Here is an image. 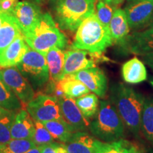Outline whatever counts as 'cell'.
I'll return each mask as SVG.
<instances>
[{
  "instance_id": "3957f363",
  "label": "cell",
  "mask_w": 153,
  "mask_h": 153,
  "mask_svg": "<svg viewBox=\"0 0 153 153\" xmlns=\"http://www.w3.org/2000/svg\"><path fill=\"white\" fill-rule=\"evenodd\" d=\"M113 43L108 26L103 24L94 13L76 29L72 48L91 53H102Z\"/></svg>"
},
{
  "instance_id": "836d02e7",
  "label": "cell",
  "mask_w": 153,
  "mask_h": 153,
  "mask_svg": "<svg viewBox=\"0 0 153 153\" xmlns=\"http://www.w3.org/2000/svg\"><path fill=\"white\" fill-rule=\"evenodd\" d=\"M141 56L143 57L144 62L148 65L153 71V52L146 53V54L142 55Z\"/></svg>"
},
{
  "instance_id": "83f0119b",
  "label": "cell",
  "mask_w": 153,
  "mask_h": 153,
  "mask_svg": "<svg viewBox=\"0 0 153 153\" xmlns=\"http://www.w3.org/2000/svg\"><path fill=\"white\" fill-rule=\"evenodd\" d=\"M35 146L36 145L31 139H11L2 145L0 153H24Z\"/></svg>"
},
{
  "instance_id": "8d00e7d4",
  "label": "cell",
  "mask_w": 153,
  "mask_h": 153,
  "mask_svg": "<svg viewBox=\"0 0 153 153\" xmlns=\"http://www.w3.org/2000/svg\"><path fill=\"white\" fill-rule=\"evenodd\" d=\"M32 2L36 4H45L49 2L51 0H30Z\"/></svg>"
},
{
  "instance_id": "e0dca14e",
  "label": "cell",
  "mask_w": 153,
  "mask_h": 153,
  "mask_svg": "<svg viewBox=\"0 0 153 153\" xmlns=\"http://www.w3.org/2000/svg\"><path fill=\"white\" fill-rule=\"evenodd\" d=\"M113 42L123 47L129 36L130 28L124 9H116L108 25Z\"/></svg>"
},
{
  "instance_id": "ab89813d",
  "label": "cell",
  "mask_w": 153,
  "mask_h": 153,
  "mask_svg": "<svg viewBox=\"0 0 153 153\" xmlns=\"http://www.w3.org/2000/svg\"><path fill=\"white\" fill-rule=\"evenodd\" d=\"M148 28H153V16H152V20H151V22H150V24H149Z\"/></svg>"
},
{
  "instance_id": "f1b7e54d",
  "label": "cell",
  "mask_w": 153,
  "mask_h": 153,
  "mask_svg": "<svg viewBox=\"0 0 153 153\" xmlns=\"http://www.w3.org/2000/svg\"><path fill=\"white\" fill-rule=\"evenodd\" d=\"M16 111L9 112L0 116V144L5 145L11 140V128L16 116Z\"/></svg>"
},
{
  "instance_id": "f35d334b",
  "label": "cell",
  "mask_w": 153,
  "mask_h": 153,
  "mask_svg": "<svg viewBox=\"0 0 153 153\" xmlns=\"http://www.w3.org/2000/svg\"><path fill=\"white\" fill-rule=\"evenodd\" d=\"M9 110L4 109V108H3L2 107L0 106V116H2L3 114H6V113H7V112H9Z\"/></svg>"
},
{
  "instance_id": "6da1fadb",
  "label": "cell",
  "mask_w": 153,
  "mask_h": 153,
  "mask_svg": "<svg viewBox=\"0 0 153 153\" xmlns=\"http://www.w3.org/2000/svg\"><path fill=\"white\" fill-rule=\"evenodd\" d=\"M145 100L142 94L122 83L116 84L111 89L110 101L116 107L124 126L136 136L141 132V115Z\"/></svg>"
},
{
  "instance_id": "d6986e66",
  "label": "cell",
  "mask_w": 153,
  "mask_h": 153,
  "mask_svg": "<svg viewBox=\"0 0 153 153\" xmlns=\"http://www.w3.org/2000/svg\"><path fill=\"white\" fill-rule=\"evenodd\" d=\"M23 33L12 15L7 14L0 24V55Z\"/></svg>"
},
{
  "instance_id": "e575fe53",
  "label": "cell",
  "mask_w": 153,
  "mask_h": 153,
  "mask_svg": "<svg viewBox=\"0 0 153 153\" xmlns=\"http://www.w3.org/2000/svg\"><path fill=\"white\" fill-rule=\"evenodd\" d=\"M24 153H41V146H35Z\"/></svg>"
},
{
  "instance_id": "2e32d148",
  "label": "cell",
  "mask_w": 153,
  "mask_h": 153,
  "mask_svg": "<svg viewBox=\"0 0 153 153\" xmlns=\"http://www.w3.org/2000/svg\"><path fill=\"white\" fill-rule=\"evenodd\" d=\"M35 131L33 118L27 111L17 113L11 128V139H31Z\"/></svg>"
},
{
  "instance_id": "4fadbf2b",
  "label": "cell",
  "mask_w": 153,
  "mask_h": 153,
  "mask_svg": "<svg viewBox=\"0 0 153 153\" xmlns=\"http://www.w3.org/2000/svg\"><path fill=\"white\" fill-rule=\"evenodd\" d=\"M42 12L38 4L32 1H22L17 4L11 15L14 16L23 34L35 26Z\"/></svg>"
},
{
  "instance_id": "8992f818",
  "label": "cell",
  "mask_w": 153,
  "mask_h": 153,
  "mask_svg": "<svg viewBox=\"0 0 153 153\" xmlns=\"http://www.w3.org/2000/svg\"><path fill=\"white\" fill-rule=\"evenodd\" d=\"M16 68L34 89L43 86L50 78L45 55L30 48Z\"/></svg>"
},
{
  "instance_id": "f546056e",
  "label": "cell",
  "mask_w": 153,
  "mask_h": 153,
  "mask_svg": "<svg viewBox=\"0 0 153 153\" xmlns=\"http://www.w3.org/2000/svg\"><path fill=\"white\" fill-rule=\"evenodd\" d=\"M34 123L35 131L31 140L36 146H43L54 142V138L42 122L34 120Z\"/></svg>"
},
{
  "instance_id": "cb8c5ba5",
  "label": "cell",
  "mask_w": 153,
  "mask_h": 153,
  "mask_svg": "<svg viewBox=\"0 0 153 153\" xmlns=\"http://www.w3.org/2000/svg\"><path fill=\"white\" fill-rule=\"evenodd\" d=\"M54 139L60 142H68L72 134L74 133L73 129L64 120H53L42 122Z\"/></svg>"
},
{
  "instance_id": "5bb4252c",
  "label": "cell",
  "mask_w": 153,
  "mask_h": 153,
  "mask_svg": "<svg viewBox=\"0 0 153 153\" xmlns=\"http://www.w3.org/2000/svg\"><path fill=\"white\" fill-rule=\"evenodd\" d=\"M123 47L128 52L137 55L153 52V28L134 32L128 36Z\"/></svg>"
},
{
  "instance_id": "74e56055",
  "label": "cell",
  "mask_w": 153,
  "mask_h": 153,
  "mask_svg": "<svg viewBox=\"0 0 153 153\" xmlns=\"http://www.w3.org/2000/svg\"><path fill=\"white\" fill-rule=\"evenodd\" d=\"M7 14V13L3 12V11H1V9H0V24H1V22H2L3 19H4V17H5L6 14Z\"/></svg>"
},
{
  "instance_id": "30bf717a",
  "label": "cell",
  "mask_w": 153,
  "mask_h": 153,
  "mask_svg": "<svg viewBox=\"0 0 153 153\" xmlns=\"http://www.w3.org/2000/svg\"><path fill=\"white\" fill-rule=\"evenodd\" d=\"M130 28L140 29L150 24L153 16V1L143 0L128 3L124 9Z\"/></svg>"
},
{
  "instance_id": "d6a6232c",
  "label": "cell",
  "mask_w": 153,
  "mask_h": 153,
  "mask_svg": "<svg viewBox=\"0 0 153 153\" xmlns=\"http://www.w3.org/2000/svg\"><path fill=\"white\" fill-rule=\"evenodd\" d=\"M18 2V0H0V9L3 12L11 14Z\"/></svg>"
},
{
  "instance_id": "60d3db41",
  "label": "cell",
  "mask_w": 153,
  "mask_h": 153,
  "mask_svg": "<svg viewBox=\"0 0 153 153\" xmlns=\"http://www.w3.org/2000/svg\"><path fill=\"white\" fill-rule=\"evenodd\" d=\"M143 1V0H127V1L128 3L135 2V1ZM148 1H153V0H148Z\"/></svg>"
},
{
  "instance_id": "b9f144b4",
  "label": "cell",
  "mask_w": 153,
  "mask_h": 153,
  "mask_svg": "<svg viewBox=\"0 0 153 153\" xmlns=\"http://www.w3.org/2000/svg\"><path fill=\"white\" fill-rule=\"evenodd\" d=\"M150 84L151 85V86H152V87H153V78H152V79H150Z\"/></svg>"
},
{
  "instance_id": "8fae6325",
  "label": "cell",
  "mask_w": 153,
  "mask_h": 153,
  "mask_svg": "<svg viewBox=\"0 0 153 153\" xmlns=\"http://www.w3.org/2000/svg\"><path fill=\"white\" fill-rule=\"evenodd\" d=\"M63 120L73 129L74 132H87L89 123L78 108L74 99L62 96L57 99Z\"/></svg>"
},
{
  "instance_id": "7c38bea8",
  "label": "cell",
  "mask_w": 153,
  "mask_h": 153,
  "mask_svg": "<svg viewBox=\"0 0 153 153\" xmlns=\"http://www.w3.org/2000/svg\"><path fill=\"white\" fill-rule=\"evenodd\" d=\"M74 79L79 80L89 91L101 98L105 97L108 88V80L104 72L97 67L82 70L73 74H70Z\"/></svg>"
},
{
  "instance_id": "4316f807",
  "label": "cell",
  "mask_w": 153,
  "mask_h": 153,
  "mask_svg": "<svg viewBox=\"0 0 153 153\" xmlns=\"http://www.w3.org/2000/svg\"><path fill=\"white\" fill-rule=\"evenodd\" d=\"M22 101L12 90L0 79V106L4 109L16 111L22 108Z\"/></svg>"
},
{
  "instance_id": "277c9868",
  "label": "cell",
  "mask_w": 153,
  "mask_h": 153,
  "mask_svg": "<svg viewBox=\"0 0 153 153\" xmlns=\"http://www.w3.org/2000/svg\"><path fill=\"white\" fill-rule=\"evenodd\" d=\"M49 3L59 26L72 32L95 11V0H51Z\"/></svg>"
},
{
  "instance_id": "ffe728a7",
  "label": "cell",
  "mask_w": 153,
  "mask_h": 153,
  "mask_svg": "<svg viewBox=\"0 0 153 153\" xmlns=\"http://www.w3.org/2000/svg\"><path fill=\"white\" fill-rule=\"evenodd\" d=\"M95 153H145V152L135 143L120 138L108 143L99 140Z\"/></svg>"
},
{
  "instance_id": "ba28073f",
  "label": "cell",
  "mask_w": 153,
  "mask_h": 153,
  "mask_svg": "<svg viewBox=\"0 0 153 153\" xmlns=\"http://www.w3.org/2000/svg\"><path fill=\"white\" fill-rule=\"evenodd\" d=\"M0 79L24 104H28L34 98V89L16 67L4 68L0 70Z\"/></svg>"
},
{
  "instance_id": "7bdbcfd3",
  "label": "cell",
  "mask_w": 153,
  "mask_h": 153,
  "mask_svg": "<svg viewBox=\"0 0 153 153\" xmlns=\"http://www.w3.org/2000/svg\"><path fill=\"white\" fill-rule=\"evenodd\" d=\"M1 146H2V145H1V144H0V148H1Z\"/></svg>"
},
{
  "instance_id": "7402d4cb",
  "label": "cell",
  "mask_w": 153,
  "mask_h": 153,
  "mask_svg": "<svg viewBox=\"0 0 153 153\" xmlns=\"http://www.w3.org/2000/svg\"><path fill=\"white\" fill-rule=\"evenodd\" d=\"M45 57L48 66L50 78L54 82H59L62 79L65 53L58 48H53L45 54Z\"/></svg>"
},
{
  "instance_id": "9a60e30c",
  "label": "cell",
  "mask_w": 153,
  "mask_h": 153,
  "mask_svg": "<svg viewBox=\"0 0 153 153\" xmlns=\"http://www.w3.org/2000/svg\"><path fill=\"white\" fill-rule=\"evenodd\" d=\"M29 48L24 36H19L0 55V67L2 68L16 67Z\"/></svg>"
},
{
  "instance_id": "1f68e13d",
  "label": "cell",
  "mask_w": 153,
  "mask_h": 153,
  "mask_svg": "<svg viewBox=\"0 0 153 153\" xmlns=\"http://www.w3.org/2000/svg\"><path fill=\"white\" fill-rule=\"evenodd\" d=\"M41 153H68L65 144L53 142L41 146Z\"/></svg>"
},
{
  "instance_id": "4dcf8cb0",
  "label": "cell",
  "mask_w": 153,
  "mask_h": 153,
  "mask_svg": "<svg viewBox=\"0 0 153 153\" xmlns=\"http://www.w3.org/2000/svg\"><path fill=\"white\" fill-rule=\"evenodd\" d=\"M115 10H116L115 6L107 3L104 0H98L96 4V12L94 13L99 20L103 24L108 26Z\"/></svg>"
},
{
  "instance_id": "d590c367",
  "label": "cell",
  "mask_w": 153,
  "mask_h": 153,
  "mask_svg": "<svg viewBox=\"0 0 153 153\" xmlns=\"http://www.w3.org/2000/svg\"><path fill=\"white\" fill-rule=\"evenodd\" d=\"M105 1H106L107 3L110 4L113 6L116 7L117 5H119L123 1V0H104Z\"/></svg>"
},
{
  "instance_id": "44dd1931",
  "label": "cell",
  "mask_w": 153,
  "mask_h": 153,
  "mask_svg": "<svg viewBox=\"0 0 153 153\" xmlns=\"http://www.w3.org/2000/svg\"><path fill=\"white\" fill-rule=\"evenodd\" d=\"M122 77L129 84H138L145 81L148 77L144 63L137 57L126 62L122 66Z\"/></svg>"
},
{
  "instance_id": "5b68a950",
  "label": "cell",
  "mask_w": 153,
  "mask_h": 153,
  "mask_svg": "<svg viewBox=\"0 0 153 153\" xmlns=\"http://www.w3.org/2000/svg\"><path fill=\"white\" fill-rule=\"evenodd\" d=\"M94 116L89 123V131L94 136L108 143L122 138L125 126L116 107L110 101H101Z\"/></svg>"
},
{
  "instance_id": "9c48e42d",
  "label": "cell",
  "mask_w": 153,
  "mask_h": 153,
  "mask_svg": "<svg viewBox=\"0 0 153 153\" xmlns=\"http://www.w3.org/2000/svg\"><path fill=\"white\" fill-rule=\"evenodd\" d=\"M101 54L76 48L66 52L62 79L64 76L73 74L82 70L96 67V61L102 59Z\"/></svg>"
},
{
  "instance_id": "484cf974",
  "label": "cell",
  "mask_w": 153,
  "mask_h": 153,
  "mask_svg": "<svg viewBox=\"0 0 153 153\" xmlns=\"http://www.w3.org/2000/svg\"><path fill=\"white\" fill-rule=\"evenodd\" d=\"M80 111L87 119L93 118L98 111L99 101L95 94H85L75 100Z\"/></svg>"
},
{
  "instance_id": "d4e9b609",
  "label": "cell",
  "mask_w": 153,
  "mask_h": 153,
  "mask_svg": "<svg viewBox=\"0 0 153 153\" xmlns=\"http://www.w3.org/2000/svg\"><path fill=\"white\" fill-rule=\"evenodd\" d=\"M141 132L153 144V97L145 98L141 115Z\"/></svg>"
},
{
  "instance_id": "ac0fdd59",
  "label": "cell",
  "mask_w": 153,
  "mask_h": 153,
  "mask_svg": "<svg viewBox=\"0 0 153 153\" xmlns=\"http://www.w3.org/2000/svg\"><path fill=\"white\" fill-rule=\"evenodd\" d=\"M98 141L87 132H74L65 145L68 153H95Z\"/></svg>"
},
{
  "instance_id": "7a4b0ae2",
  "label": "cell",
  "mask_w": 153,
  "mask_h": 153,
  "mask_svg": "<svg viewBox=\"0 0 153 153\" xmlns=\"http://www.w3.org/2000/svg\"><path fill=\"white\" fill-rule=\"evenodd\" d=\"M23 36L30 48L45 55L53 48L62 50L68 44L66 36L57 27L48 13H42L35 26Z\"/></svg>"
},
{
  "instance_id": "603a6c76",
  "label": "cell",
  "mask_w": 153,
  "mask_h": 153,
  "mask_svg": "<svg viewBox=\"0 0 153 153\" xmlns=\"http://www.w3.org/2000/svg\"><path fill=\"white\" fill-rule=\"evenodd\" d=\"M57 87L62 89L64 96L70 99L79 98L90 91L82 82L74 79L71 75L64 76L57 82Z\"/></svg>"
},
{
  "instance_id": "52a82bcc",
  "label": "cell",
  "mask_w": 153,
  "mask_h": 153,
  "mask_svg": "<svg viewBox=\"0 0 153 153\" xmlns=\"http://www.w3.org/2000/svg\"><path fill=\"white\" fill-rule=\"evenodd\" d=\"M27 111L36 121L63 120L58 99L53 96L45 94L37 96L28 103Z\"/></svg>"
}]
</instances>
